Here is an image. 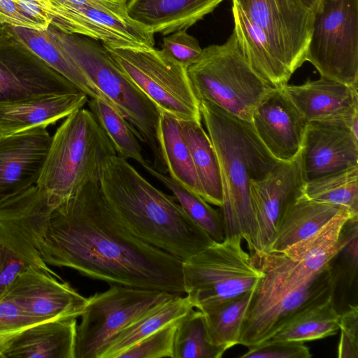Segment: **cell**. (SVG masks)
I'll list each match as a JSON object with an SVG mask.
<instances>
[{
	"label": "cell",
	"mask_w": 358,
	"mask_h": 358,
	"mask_svg": "<svg viewBox=\"0 0 358 358\" xmlns=\"http://www.w3.org/2000/svg\"><path fill=\"white\" fill-rule=\"evenodd\" d=\"M41 258L110 285L185 294L182 261L127 230L99 180L88 181L53 209Z\"/></svg>",
	"instance_id": "1"
},
{
	"label": "cell",
	"mask_w": 358,
	"mask_h": 358,
	"mask_svg": "<svg viewBox=\"0 0 358 358\" xmlns=\"http://www.w3.org/2000/svg\"><path fill=\"white\" fill-rule=\"evenodd\" d=\"M99 183L119 220L142 241L182 261L215 242L173 196L153 186L127 159L117 155L106 158Z\"/></svg>",
	"instance_id": "2"
},
{
	"label": "cell",
	"mask_w": 358,
	"mask_h": 358,
	"mask_svg": "<svg viewBox=\"0 0 358 358\" xmlns=\"http://www.w3.org/2000/svg\"><path fill=\"white\" fill-rule=\"evenodd\" d=\"M201 120L219 161L223 203L221 213L225 237H240L254 249L255 227L250 182L265 178L276 160L257 136L251 122L205 100L199 101Z\"/></svg>",
	"instance_id": "3"
},
{
	"label": "cell",
	"mask_w": 358,
	"mask_h": 358,
	"mask_svg": "<svg viewBox=\"0 0 358 358\" xmlns=\"http://www.w3.org/2000/svg\"><path fill=\"white\" fill-rule=\"evenodd\" d=\"M250 255L263 276L245 314L239 345L250 348L266 341L296 316L334 294L336 280L331 266L304 281L275 252Z\"/></svg>",
	"instance_id": "4"
},
{
	"label": "cell",
	"mask_w": 358,
	"mask_h": 358,
	"mask_svg": "<svg viewBox=\"0 0 358 358\" xmlns=\"http://www.w3.org/2000/svg\"><path fill=\"white\" fill-rule=\"evenodd\" d=\"M45 31L101 96L131 122L140 141L152 152V167L166 174L167 169L157 140L159 110L155 103L128 78L101 42L65 34L51 25Z\"/></svg>",
	"instance_id": "5"
},
{
	"label": "cell",
	"mask_w": 358,
	"mask_h": 358,
	"mask_svg": "<svg viewBox=\"0 0 358 358\" xmlns=\"http://www.w3.org/2000/svg\"><path fill=\"white\" fill-rule=\"evenodd\" d=\"M115 155L94 115L82 108L67 116L52 136L36 185L55 208L88 181L99 180L104 160Z\"/></svg>",
	"instance_id": "6"
},
{
	"label": "cell",
	"mask_w": 358,
	"mask_h": 358,
	"mask_svg": "<svg viewBox=\"0 0 358 358\" xmlns=\"http://www.w3.org/2000/svg\"><path fill=\"white\" fill-rule=\"evenodd\" d=\"M187 73L199 101L213 103L249 122L273 89L252 69L234 31L224 43L203 48Z\"/></svg>",
	"instance_id": "7"
},
{
	"label": "cell",
	"mask_w": 358,
	"mask_h": 358,
	"mask_svg": "<svg viewBox=\"0 0 358 358\" xmlns=\"http://www.w3.org/2000/svg\"><path fill=\"white\" fill-rule=\"evenodd\" d=\"M182 273L185 294L196 309L252 290L263 276L240 237H224L182 261Z\"/></svg>",
	"instance_id": "8"
},
{
	"label": "cell",
	"mask_w": 358,
	"mask_h": 358,
	"mask_svg": "<svg viewBox=\"0 0 358 358\" xmlns=\"http://www.w3.org/2000/svg\"><path fill=\"white\" fill-rule=\"evenodd\" d=\"M106 48L128 78L159 111L180 121L201 122L199 101L194 92L187 69L182 65L155 48L148 50Z\"/></svg>",
	"instance_id": "9"
},
{
	"label": "cell",
	"mask_w": 358,
	"mask_h": 358,
	"mask_svg": "<svg viewBox=\"0 0 358 358\" xmlns=\"http://www.w3.org/2000/svg\"><path fill=\"white\" fill-rule=\"evenodd\" d=\"M306 61L320 76L358 83V0H321L314 12Z\"/></svg>",
	"instance_id": "10"
},
{
	"label": "cell",
	"mask_w": 358,
	"mask_h": 358,
	"mask_svg": "<svg viewBox=\"0 0 358 358\" xmlns=\"http://www.w3.org/2000/svg\"><path fill=\"white\" fill-rule=\"evenodd\" d=\"M176 294L110 285L106 291L90 296L77 325L75 358H99L112 336L150 308Z\"/></svg>",
	"instance_id": "11"
},
{
	"label": "cell",
	"mask_w": 358,
	"mask_h": 358,
	"mask_svg": "<svg viewBox=\"0 0 358 358\" xmlns=\"http://www.w3.org/2000/svg\"><path fill=\"white\" fill-rule=\"evenodd\" d=\"M265 34L292 76L305 62L314 11L301 0H231Z\"/></svg>",
	"instance_id": "12"
},
{
	"label": "cell",
	"mask_w": 358,
	"mask_h": 358,
	"mask_svg": "<svg viewBox=\"0 0 358 358\" xmlns=\"http://www.w3.org/2000/svg\"><path fill=\"white\" fill-rule=\"evenodd\" d=\"M79 91L9 27L0 33V103Z\"/></svg>",
	"instance_id": "13"
},
{
	"label": "cell",
	"mask_w": 358,
	"mask_h": 358,
	"mask_svg": "<svg viewBox=\"0 0 358 358\" xmlns=\"http://www.w3.org/2000/svg\"><path fill=\"white\" fill-rule=\"evenodd\" d=\"M54 208L34 185L0 205V240L27 266L62 280L41 258Z\"/></svg>",
	"instance_id": "14"
},
{
	"label": "cell",
	"mask_w": 358,
	"mask_h": 358,
	"mask_svg": "<svg viewBox=\"0 0 358 358\" xmlns=\"http://www.w3.org/2000/svg\"><path fill=\"white\" fill-rule=\"evenodd\" d=\"M50 25L65 34H78L113 48L148 50L155 46V33L131 17L52 0L45 10Z\"/></svg>",
	"instance_id": "15"
},
{
	"label": "cell",
	"mask_w": 358,
	"mask_h": 358,
	"mask_svg": "<svg viewBox=\"0 0 358 358\" xmlns=\"http://www.w3.org/2000/svg\"><path fill=\"white\" fill-rule=\"evenodd\" d=\"M305 182L299 154L291 161L278 162L263 179L250 181V199L255 227L252 253L268 250L283 216L303 194Z\"/></svg>",
	"instance_id": "16"
},
{
	"label": "cell",
	"mask_w": 358,
	"mask_h": 358,
	"mask_svg": "<svg viewBox=\"0 0 358 358\" xmlns=\"http://www.w3.org/2000/svg\"><path fill=\"white\" fill-rule=\"evenodd\" d=\"M6 296L13 299L36 324L80 317L87 298L69 282L29 266L15 280Z\"/></svg>",
	"instance_id": "17"
},
{
	"label": "cell",
	"mask_w": 358,
	"mask_h": 358,
	"mask_svg": "<svg viewBox=\"0 0 358 358\" xmlns=\"http://www.w3.org/2000/svg\"><path fill=\"white\" fill-rule=\"evenodd\" d=\"M51 139L45 127L0 138V205L36 184Z\"/></svg>",
	"instance_id": "18"
},
{
	"label": "cell",
	"mask_w": 358,
	"mask_h": 358,
	"mask_svg": "<svg viewBox=\"0 0 358 358\" xmlns=\"http://www.w3.org/2000/svg\"><path fill=\"white\" fill-rule=\"evenodd\" d=\"M253 128L270 154L278 162L297 157L308 122L281 89L273 88L255 108Z\"/></svg>",
	"instance_id": "19"
},
{
	"label": "cell",
	"mask_w": 358,
	"mask_h": 358,
	"mask_svg": "<svg viewBox=\"0 0 358 358\" xmlns=\"http://www.w3.org/2000/svg\"><path fill=\"white\" fill-rule=\"evenodd\" d=\"M305 182L358 166V139L345 124L308 122L299 152Z\"/></svg>",
	"instance_id": "20"
},
{
	"label": "cell",
	"mask_w": 358,
	"mask_h": 358,
	"mask_svg": "<svg viewBox=\"0 0 358 358\" xmlns=\"http://www.w3.org/2000/svg\"><path fill=\"white\" fill-rule=\"evenodd\" d=\"M281 90L308 122L340 123L350 127L358 115L357 86L320 76L301 85L287 84Z\"/></svg>",
	"instance_id": "21"
},
{
	"label": "cell",
	"mask_w": 358,
	"mask_h": 358,
	"mask_svg": "<svg viewBox=\"0 0 358 358\" xmlns=\"http://www.w3.org/2000/svg\"><path fill=\"white\" fill-rule=\"evenodd\" d=\"M88 96L82 92L36 96L0 103L3 136L37 127H47L83 108Z\"/></svg>",
	"instance_id": "22"
},
{
	"label": "cell",
	"mask_w": 358,
	"mask_h": 358,
	"mask_svg": "<svg viewBox=\"0 0 358 358\" xmlns=\"http://www.w3.org/2000/svg\"><path fill=\"white\" fill-rule=\"evenodd\" d=\"M356 218L358 216L343 209L313 234L281 253L292 260L305 275L313 277L330 266L332 259L341 253Z\"/></svg>",
	"instance_id": "23"
},
{
	"label": "cell",
	"mask_w": 358,
	"mask_h": 358,
	"mask_svg": "<svg viewBox=\"0 0 358 358\" xmlns=\"http://www.w3.org/2000/svg\"><path fill=\"white\" fill-rule=\"evenodd\" d=\"M77 317L47 321L20 331L2 358H75Z\"/></svg>",
	"instance_id": "24"
},
{
	"label": "cell",
	"mask_w": 358,
	"mask_h": 358,
	"mask_svg": "<svg viewBox=\"0 0 358 358\" xmlns=\"http://www.w3.org/2000/svg\"><path fill=\"white\" fill-rule=\"evenodd\" d=\"M223 0H127L129 17L155 33L187 30Z\"/></svg>",
	"instance_id": "25"
},
{
	"label": "cell",
	"mask_w": 358,
	"mask_h": 358,
	"mask_svg": "<svg viewBox=\"0 0 358 358\" xmlns=\"http://www.w3.org/2000/svg\"><path fill=\"white\" fill-rule=\"evenodd\" d=\"M231 10L234 31L248 62L271 87L282 88L292 75L277 57L265 34L234 3Z\"/></svg>",
	"instance_id": "26"
},
{
	"label": "cell",
	"mask_w": 358,
	"mask_h": 358,
	"mask_svg": "<svg viewBox=\"0 0 358 358\" xmlns=\"http://www.w3.org/2000/svg\"><path fill=\"white\" fill-rule=\"evenodd\" d=\"M192 308L187 296L178 294L155 305L112 336L103 347L99 358H118L145 337L180 320Z\"/></svg>",
	"instance_id": "27"
},
{
	"label": "cell",
	"mask_w": 358,
	"mask_h": 358,
	"mask_svg": "<svg viewBox=\"0 0 358 358\" xmlns=\"http://www.w3.org/2000/svg\"><path fill=\"white\" fill-rule=\"evenodd\" d=\"M342 210L337 206L311 200L302 194L283 216L266 252H282L313 234Z\"/></svg>",
	"instance_id": "28"
},
{
	"label": "cell",
	"mask_w": 358,
	"mask_h": 358,
	"mask_svg": "<svg viewBox=\"0 0 358 358\" xmlns=\"http://www.w3.org/2000/svg\"><path fill=\"white\" fill-rule=\"evenodd\" d=\"M179 122L202 188L203 199L221 208L223 203L222 176L212 141L201 122L192 120Z\"/></svg>",
	"instance_id": "29"
},
{
	"label": "cell",
	"mask_w": 358,
	"mask_h": 358,
	"mask_svg": "<svg viewBox=\"0 0 358 358\" xmlns=\"http://www.w3.org/2000/svg\"><path fill=\"white\" fill-rule=\"evenodd\" d=\"M157 140L170 177L203 198L202 188L179 120L159 111Z\"/></svg>",
	"instance_id": "30"
},
{
	"label": "cell",
	"mask_w": 358,
	"mask_h": 358,
	"mask_svg": "<svg viewBox=\"0 0 358 358\" xmlns=\"http://www.w3.org/2000/svg\"><path fill=\"white\" fill-rule=\"evenodd\" d=\"M255 288L235 297L208 303L199 308L204 315L210 342L224 352L238 345L242 324Z\"/></svg>",
	"instance_id": "31"
},
{
	"label": "cell",
	"mask_w": 358,
	"mask_h": 358,
	"mask_svg": "<svg viewBox=\"0 0 358 358\" xmlns=\"http://www.w3.org/2000/svg\"><path fill=\"white\" fill-rule=\"evenodd\" d=\"M35 54L90 99H104L83 72L46 31L9 27Z\"/></svg>",
	"instance_id": "32"
},
{
	"label": "cell",
	"mask_w": 358,
	"mask_h": 358,
	"mask_svg": "<svg viewBox=\"0 0 358 358\" xmlns=\"http://www.w3.org/2000/svg\"><path fill=\"white\" fill-rule=\"evenodd\" d=\"M339 319L333 296L296 316L266 341L305 343L324 338L337 334Z\"/></svg>",
	"instance_id": "33"
},
{
	"label": "cell",
	"mask_w": 358,
	"mask_h": 358,
	"mask_svg": "<svg viewBox=\"0 0 358 358\" xmlns=\"http://www.w3.org/2000/svg\"><path fill=\"white\" fill-rule=\"evenodd\" d=\"M89 110L112 143L117 155L133 159L144 167L148 163L142 154L138 133L131 122L110 103L104 99L88 101Z\"/></svg>",
	"instance_id": "34"
},
{
	"label": "cell",
	"mask_w": 358,
	"mask_h": 358,
	"mask_svg": "<svg viewBox=\"0 0 358 358\" xmlns=\"http://www.w3.org/2000/svg\"><path fill=\"white\" fill-rule=\"evenodd\" d=\"M303 195L311 200L337 206L358 216V166L306 182Z\"/></svg>",
	"instance_id": "35"
},
{
	"label": "cell",
	"mask_w": 358,
	"mask_h": 358,
	"mask_svg": "<svg viewBox=\"0 0 358 358\" xmlns=\"http://www.w3.org/2000/svg\"><path fill=\"white\" fill-rule=\"evenodd\" d=\"M173 194L187 217L215 241H222L224 227L221 211L213 208L199 195L191 192L166 174L155 170L150 163L143 167Z\"/></svg>",
	"instance_id": "36"
},
{
	"label": "cell",
	"mask_w": 358,
	"mask_h": 358,
	"mask_svg": "<svg viewBox=\"0 0 358 358\" xmlns=\"http://www.w3.org/2000/svg\"><path fill=\"white\" fill-rule=\"evenodd\" d=\"M224 352L210 342L201 310L192 308L178 321L173 358H220Z\"/></svg>",
	"instance_id": "37"
},
{
	"label": "cell",
	"mask_w": 358,
	"mask_h": 358,
	"mask_svg": "<svg viewBox=\"0 0 358 358\" xmlns=\"http://www.w3.org/2000/svg\"><path fill=\"white\" fill-rule=\"evenodd\" d=\"M178 322L168 324L145 337L123 352L118 358H173Z\"/></svg>",
	"instance_id": "38"
},
{
	"label": "cell",
	"mask_w": 358,
	"mask_h": 358,
	"mask_svg": "<svg viewBox=\"0 0 358 358\" xmlns=\"http://www.w3.org/2000/svg\"><path fill=\"white\" fill-rule=\"evenodd\" d=\"M186 31H178L164 37L161 50L187 69L198 60L203 49L197 39Z\"/></svg>",
	"instance_id": "39"
},
{
	"label": "cell",
	"mask_w": 358,
	"mask_h": 358,
	"mask_svg": "<svg viewBox=\"0 0 358 358\" xmlns=\"http://www.w3.org/2000/svg\"><path fill=\"white\" fill-rule=\"evenodd\" d=\"M240 358H310L312 354L304 343L291 341H265L248 348Z\"/></svg>",
	"instance_id": "40"
},
{
	"label": "cell",
	"mask_w": 358,
	"mask_h": 358,
	"mask_svg": "<svg viewBox=\"0 0 358 358\" xmlns=\"http://www.w3.org/2000/svg\"><path fill=\"white\" fill-rule=\"evenodd\" d=\"M340 339L338 345V358L358 357V307L349 305V308L340 314Z\"/></svg>",
	"instance_id": "41"
},
{
	"label": "cell",
	"mask_w": 358,
	"mask_h": 358,
	"mask_svg": "<svg viewBox=\"0 0 358 358\" xmlns=\"http://www.w3.org/2000/svg\"><path fill=\"white\" fill-rule=\"evenodd\" d=\"M36 324L13 299L5 296L0 299V335L20 331Z\"/></svg>",
	"instance_id": "42"
},
{
	"label": "cell",
	"mask_w": 358,
	"mask_h": 358,
	"mask_svg": "<svg viewBox=\"0 0 358 358\" xmlns=\"http://www.w3.org/2000/svg\"><path fill=\"white\" fill-rule=\"evenodd\" d=\"M27 266L0 240V299L3 298L17 275Z\"/></svg>",
	"instance_id": "43"
},
{
	"label": "cell",
	"mask_w": 358,
	"mask_h": 358,
	"mask_svg": "<svg viewBox=\"0 0 358 358\" xmlns=\"http://www.w3.org/2000/svg\"><path fill=\"white\" fill-rule=\"evenodd\" d=\"M0 24L13 27L47 30L43 24L27 15L16 0H0Z\"/></svg>",
	"instance_id": "44"
},
{
	"label": "cell",
	"mask_w": 358,
	"mask_h": 358,
	"mask_svg": "<svg viewBox=\"0 0 358 358\" xmlns=\"http://www.w3.org/2000/svg\"><path fill=\"white\" fill-rule=\"evenodd\" d=\"M73 5L88 6L101 9L113 15L129 17L127 0H57Z\"/></svg>",
	"instance_id": "45"
},
{
	"label": "cell",
	"mask_w": 358,
	"mask_h": 358,
	"mask_svg": "<svg viewBox=\"0 0 358 358\" xmlns=\"http://www.w3.org/2000/svg\"><path fill=\"white\" fill-rule=\"evenodd\" d=\"M20 331L0 335V358H2L3 352L8 347L13 338Z\"/></svg>",
	"instance_id": "46"
},
{
	"label": "cell",
	"mask_w": 358,
	"mask_h": 358,
	"mask_svg": "<svg viewBox=\"0 0 358 358\" xmlns=\"http://www.w3.org/2000/svg\"><path fill=\"white\" fill-rule=\"evenodd\" d=\"M307 7L314 12L319 6L321 0H301Z\"/></svg>",
	"instance_id": "47"
},
{
	"label": "cell",
	"mask_w": 358,
	"mask_h": 358,
	"mask_svg": "<svg viewBox=\"0 0 358 358\" xmlns=\"http://www.w3.org/2000/svg\"><path fill=\"white\" fill-rule=\"evenodd\" d=\"M39 3L42 8L45 10L52 5V0H34Z\"/></svg>",
	"instance_id": "48"
},
{
	"label": "cell",
	"mask_w": 358,
	"mask_h": 358,
	"mask_svg": "<svg viewBox=\"0 0 358 358\" xmlns=\"http://www.w3.org/2000/svg\"><path fill=\"white\" fill-rule=\"evenodd\" d=\"M8 26L3 25L0 24V33L2 32L4 29H6Z\"/></svg>",
	"instance_id": "49"
},
{
	"label": "cell",
	"mask_w": 358,
	"mask_h": 358,
	"mask_svg": "<svg viewBox=\"0 0 358 358\" xmlns=\"http://www.w3.org/2000/svg\"><path fill=\"white\" fill-rule=\"evenodd\" d=\"M3 135L2 132H1V130H0V138H1V137H3Z\"/></svg>",
	"instance_id": "50"
}]
</instances>
